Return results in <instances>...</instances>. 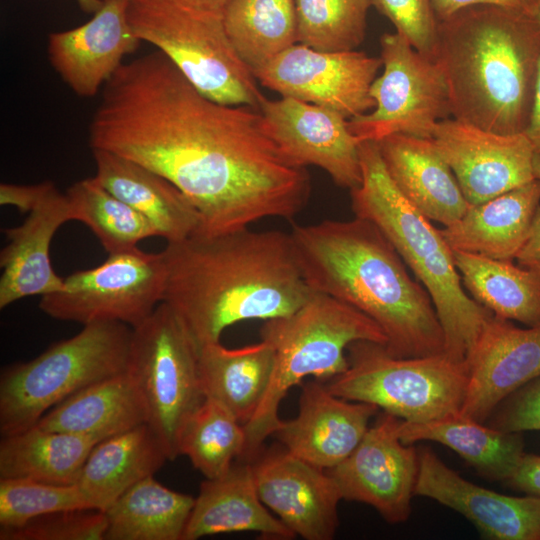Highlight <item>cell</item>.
<instances>
[{
	"instance_id": "cell-24",
	"label": "cell",
	"mask_w": 540,
	"mask_h": 540,
	"mask_svg": "<svg viewBox=\"0 0 540 540\" xmlns=\"http://www.w3.org/2000/svg\"><path fill=\"white\" fill-rule=\"evenodd\" d=\"M258 532L262 538L296 537L261 501L251 461L235 462L223 475L205 479L186 525L183 540L231 532Z\"/></svg>"
},
{
	"instance_id": "cell-34",
	"label": "cell",
	"mask_w": 540,
	"mask_h": 540,
	"mask_svg": "<svg viewBox=\"0 0 540 540\" xmlns=\"http://www.w3.org/2000/svg\"><path fill=\"white\" fill-rule=\"evenodd\" d=\"M223 20L233 47L252 72L298 43L295 0H230Z\"/></svg>"
},
{
	"instance_id": "cell-30",
	"label": "cell",
	"mask_w": 540,
	"mask_h": 540,
	"mask_svg": "<svg viewBox=\"0 0 540 540\" xmlns=\"http://www.w3.org/2000/svg\"><path fill=\"white\" fill-rule=\"evenodd\" d=\"M399 435L406 444L423 440L441 443L495 480L507 481L525 454L521 433L482 425L461 412L426 422L401 419Z\"/></svg>"
},
{
	"instance_id": "cell-47",
	"label": "cell",
	"mask_w": 540,
	"mask_h": 540,
	"mask_svg": "<svg viewBox=\"0 0 540 540\" xmlns=\"http://www.w3.org/2000/svg\"><path fill=\"white\" fill-rule=\"evenodd\" d=\"M79 7L88 14H94L103 5L105 0H76Z\"/></svg>"
},
{
	"instance_id": "cell-41",
	"label": "cell",
	"mask_w": 540,
	"mask_h": 540,
	"mask_svg": "<svg viewBox=\"0 0 540 540\" xmlns=\"http://www.w3.org/2000/svg\"><path fill=\"white\" fill-rule=\"evenodd\" d=\"M504 401L490 426L515 433L540 430V378L521 387Z\"/></svg>"
},
{
	"instance_id": "cell-6",
	"label": "cell",
	"mask_w": 540,
	"mask_h": 540,
	"mask_svg": "<svg viewBox=\"0 0 540 540\" xmlns=\"http://www.w3.org/2000/svg\"><path fill=\"white\" fill-rule=\"evenodd\" d=\"M260 336L272 346L275 362L265 397L244 425L245 461L253 460L278 428L280 404L292 387L308 376L331 379L344 372L345 351L355 341L387 342L382 329L364 313L316 291L292 313L266 320Z\"/></svg>"
},
{
	"instance_id": "cell-25",
	"label": "cell",
	"mask_w": 540,
	"mask_h": 540,
	"mask_svg": "<svg viewBox=\"0 0 540 540\" xmlns=\"http://www.w3.org/2000/svg\"><path fill=\"white\" fill-rule=\"evenodd\" d=\"M96 179L112 194L142 214L167 243L201 230V218L186 196L153 170L117 154L92 149Z\"/></svg>"
},
{
	"instance_id": "cell-26",
	"label": "cell",
	"mask_w": 540,
	"mask_h": 540,
	"mask_svg": "<svg viewBox=\"0 0 540 540\" xmlns=\"http://www.w3.org/2000/svg\"><path fill=\"white\" fill-rule=\"evenodd\" d=\"M540 205V180L470 205L456 222L440 230L453 251L513 261L527 240Z\"/></svg>"
},
{
	"instance_id": "cell-39",
	"label": "cell",
	"mask_w": 540,
	"mask_h": 540,
	"mask_svg": "<svg viewBox=\"0 0 540 540\" xmlns=\"http://www.w3.org/2000/svg\"><path fill=\"white\" fill-rule=\"evenodd\" d=\"M105 513L95 509L54 512L14 529H0L1 540H104Z\"/></svg>"
},
{
	"instance_id": "cell-10",
	"label": "cell",
	"mask_w": 540,
	"mask_h": 540,
	"mask_svg": "<svg viewBox=\"0 0 540 540\" xmlns=\"http://www.w3.org/2000/svg\"><path fill=\"white\" fill-rule=\"evenodd\" d=\"M199 349L164 302L132 328L127 371L142 397L147 424L168 460L176 459L181 432L203 404Z\"/></svg>"
},
{
	"instance_id": "cell-27",
	"label": "cell",
	"mask_w": 540,
	"mask_h": 540,
	"mask_svg": "<svg viewBox=\"0 0 540 540\" xmlns=\"http://www.w3.org/2000/svg\"><path fill=\"white\" fill-rule=\"evenodd\" d=\"M167 460L160 440L144 423L98 442L76 484L90 509L105 512L125 491L154 475Z\"/></svg>"
},
{
	"instance_id": "cell-23",
	"label": "cell",
	"mask_w": 540,
	"mask_h": 540,
	"mask_svg": "<svg viewBox=\"0 0 540 540\" xmlns=\"http://www.w3.org/2000/svg\"><path fill=\"white\" fill-rule=\"evenodd\" d=\"M377 144L391 180L425 217L448 226L467 212L470 204L432 139L392 134Z\"/></svg>"
},
{
	"instance_id": "cell-38",
	"label": "cell",
	"mask_w": 540,
	"mask_h": 540,
	"mask_svg": "<svg viewBox=\"0 0 540 540\" xmlns=\"http://www.w3.org/2000/svg\"><path fill=\"white\" fill-rule=\"evenodd\" d=\"M90 509L77 484L0 478V529H14L42 515Z\"/></svg>"
},
{
	"instance_id": "cell-11",
	"label": "cell",
	"mask_w": 540,
	"mask_h": 540,
	"mask_svg": "<svg viewBox=\"0 0 540 540\" xmlns=\"http://www.w3.org/2000/svg\"><path fill=\"white\" fill-rule=\"evenodd\" d=\"M167 282L164 255L138 247L108 254L100 265L76 271L61 290L42 296L39 308L49 317L86 324L121 322L135 327L163 302Z\"/></svg>"
},
{
	"instance_id": "cell-35",
	"label": "cell",
	"mask_w": 540,
	"mask_h": 540,
	"mask_svg": "<svg viewBox=\"0 0 540 540\" xmlns=\"http://www.w3.org/2000/svg\"><path fill=\"white\" fill-rule=\"evenodd\" d=\"M65 193L74 220L89 227L108 254L136 248L139 242L158 236L142 214L108 191L95 176L75 182Z\"/></svg>"
},
{
	"instance_id": "cell-31",
	"label": "cell",
	"mask_w": 540,
	"mask_h": 540,
	"mask_svg": "<svg viewBox=\"0 0 540 540\" xmlns=\"http://www.w3.org/2000/svg\"><path fill=\"white\" fill-rule=\"evenodd\" d=\"M97 443L89 437L46 430L35 424L2 436L0 478L76 484L87 457Z\"/></svg>"
},
{
	"instance_id": "cell-20",
	"label": "cell",
	"mask_w": 540,
	"mask_h": 540,
	"mask_svg": "<svg viewBox=\"0 0 540 540\" xmlns=\"http://www.w3.org/2000/svg\"><path fill=\"white\" fill-rule=\"evenodd\" d=\"M378 409L338 397L319 379L312 380L302 384L296 417L281 420L273 435L290 454L328 470L357 447Z\"/></svg>"
},
{
	"instance_id": "cell-5",
	"label": "cell",
	"mask_w": 540,
	"mask_h": 540,
	"mask_svg": "<svg viewBox=\"0 0 540 540\" xmlns=\"http://www.w3.org/2000/svg\"><path fill=\"white\" fill-rule=\"evenodd\" d=\"M361 184L350 190L355 217L373 222L429 293L445 336V355L466 362L494 315L463 289L453 251L441 231L397 189L375 141L359 147Z\"/></svg>"
},
{
	"instance_id": "cell-40",
	"label": "cell",
	"mask_w": 540,
	"mask_h": 540,
	"mask_svg": "<svg viewBox=\"0 0 540 540\" xmlns=\"http://www.w3.org/2000/svg\"><path fill=\"white\" fill-rule=\"evenodd\" d=\"M371 4L386 16L422 55L434 61L439 20L432 0H371Z\"/></svg>"
},
{
	"instance_id": "cell-46",
	"label": "cell",
	"mask_w": 540,
	"mask_h": 540,
	"mask_svg": "<svg viewBox=\"0 0 540 540\" xmlns=\"http://www.w3.org/2000/svg\"><path fill=\"white\" fill-rule=\"evenodd\" d=\"M536 16L540 21V5L536 12ZM525 134L530 139L535 153H540V63L537 72L532 112Z\"/></svg>"
},
{
	"instance_id": "cell-19",
	"label": "cell",
	"mask_w": 540,
	"mask_h": 540,
	"mask_svg": "<svg viewBox=\"0 0 540 540\" xmlns=\"http://www.w3.org/2000/svg\"><path fill=\"white\" fill-rule=\"evenodd\" d=\"M129 1L105 0L85 24L49 35V61L76 95L95 96L124 57L138 48L141 41L128 19Z\"/></svg>"
},
{
	"instance_id": "cell-12",
	"label": "cell",
	"mask_w": 540,
	"mask_h": 540,
	"mask_svg": "<svg viewBox=\"0 0 540 540\" xmlns=\"http://www.w3.org/2000/svg\"><path fill=\"white\" fill-rule=\"evenodd\" d=\"M383 73L370 88L374 110L349 119L360 142L392 134L431 139L436 124L451 116L449 92L439 65L400 33L380 39Z\"/></svg>"
},
{
	"instance_id": "cell-9",
	"label": "cell",
	"mask_w": 540,
	"mask_h": 540,
	"mask_svg": "<svg viewBox=\"0 0 540 540\" xmlns=\"http://www.w3.org/2000/svg\"><path fill=\"white\" fill-rule=\"evenodd\" d=\"M348 368L328 389L350 401L371 403L404 421L426 422L461 412L469 370L445 354L398 358L384 345L351 343Z\"/></svg>"
},
{
	"instance_id": "cell-28",
	"label": "cell",
	"mask_w": 540,
	"mask_h": 540,
	"mask_svg": "<svg viewBox=\"0 0 540 540\" xmlns=\"http://www.w3.org/2000/svg\"><path fill=\"white\" fill-rule=\"evenodd\" d=\"M144 423L147 416L142 397L126 370L63 400L36 425L100 442Z\"/></svg>"
},
{
	"instance_id": "cell-33",
	"label": "cell",
	"mask_w": 540,
	"mask_h": 540,
	"mask_svg": "<svg viewBox=\"0 0 540 540\" xmlns=\"http://www.w3.org/2000/svg\"><path fill=\"white\" fill-rule=\"evenodd\" d=\"M453 251V250H452ZM462 284L495 316L540 325V280L512 261L453 251Z\"/></svg>"
},
{
	"instance_id": "cell-22",
	"label": "cell",
	"mask_w": 540,
	"mask_h": 540,
	"mask_svg": "<svg viewBox=\"0 0 540 540\" xmlns=\"http://www.w3.org/2000/svg\"><path fill=\"white\" fill-rule=\"evenodd\" d=\"M74 220L66 193L55 185L16 227L5 228L7 245L0 252V308L30 296H45L63 287L54 271L50 245L57 230Z\"/></svg>"
},
{
	"instance_id": "cell-3",
	"label": "cell",
	"mask_w": 540,
	"mask_h": 540,
	"mask_svg": "<svg viewBox=\"0 0 540 540\" xmlns=\"http://www.w3.org/2000/svg\"><path fill=\"white\" fill-rule=\"evenodd\" d=\"M290 234L308 286L372 319L391 356L445 354L444 331L429 293L373 222L325 219L295 224Z\"/></svg>"
},
{
	"instance_id": "cell-14",
	"label": "cell",
	"mask_w": 540,
	"mask_h": 540,
	"mask_svg": "<svg viewBox=\"0 0 540 540\" xmlns=\"http://www.w3.org/2000/svg\"><path fill=\"white\" fill-rule=\"evenodd\" d=\"M400 421L384 412L352 453L326 470L342 499L373 507L391 524L409 518L419 470V452L401 440Z\"/></svg>"
},
{
	"instance_id": "cell-37",
	"label": "cell",
	"mask_w": 540,
	"mask_h": 540,
	"mask_svg": "<svg viewBox=\"0 0 540 540\" xmlns=\"http://www.w3.org/2000/svg\"><path fill=\"white\" fill-rule=\"evenodd\" d=\"M371 0H295L298 43L325 52L351 51L365 37Z\"/></svg>"
},
{
	"instance_id": "cell-32",
	"label": "cell",
	"mask_w": 540,
	"mask_h": 540,
	"mask_svg": "<svg viewBox=\"0 0 540 540\" xmlns=\"http://www.w3.org/2000/svg\"><path fill=\"white\" fill-rule=\"evenodd\" d=\"M195 497L148 476L125 491L104 513V540H183Z\"/></svg>"
},
{
	"instance_id": "cell-2",
	"label": "cell",
	"mask_w": 540,
	"mask_h": 540,
	"mask_svg": "<svg viewBox=\"0 0 540 540\" xmlns=\"http://www.w3.org/2000/svg\"><path fill=\"white\" fill-rule=\"evenodd\" d=\"M163 302L198 349L220 342L223 331L247 320L292 313L310 297L290 232L194 234L167 243Z\"/></svg>"
},
{
	"instance_id": "cell-18",
	"label": "cell",
	"mask_w": 540,
	"mask_h": 540,
	"mask_svg": "<svg viewBox=\"0 0 540 540\" xmlns=\"http://www.w3.org/2000/svg\"><path fill=\"white\" fill-rule=\"evenodd\" d=\"M461 413L484 422L512 393L540 378V325L519 328L493 315L466 360Z\"/></svg>"
},
{
	"instance_id": "cell-16",
	"label": "cell",
	"mask_w": 540,
	"mask_h": 540,
	"mask_svg": "<svg viewBox=\"0 0 540 540\" xmlns=\"http://www.w3.org/2000/svg\"><path fill=\"white\" fill-rule=\"evenodd\" d=\"M266 129L295 164L324 170L340 187L352 190L362 182L360 141L338 112L281 96L260 105Z\"/></svg>"
},
{
	"instance_id": "cell-44",
	"label": "cell",
	"mask_w": 540,
	"mask_h": 540,
	"mask_svg": "<svg viewBox=\"0 0 540 540\" xmlns=\"http://www.w3.org/2000/svg\"><path fill=\"white\" fill-rule=\"evenodd\" d=\"M507 482L517 490L540 497V455L525 453Z\"/></svg>"
},
{
	"instance_id": "cell-1",
	"label": "cell",
	"mask_w": 540,
	"mask_h": 540,
	"mask_svg": "<svg viewBox=\"0 0 540 540\" xmlns=\"http://www.w3.org/2000/svg\"><path fill=\"white\" fill-rule=\"evenodd\" d=\"M89 143L173 183L198 211L200 234L292 220L310 199L306 167L284 155L261 112L207 98L158 50L105 83Z\"/></svg>"
},
{
	"instance_id": "cell-15",
	"label": "cell",
	"mask_w": 540,
	"mask_h": 540,
	"mask_svg": "<svg viewBox=\"0 0 540 540\" xmlns=\"http://www.w3.org/2000/svg\"><path fill=\"white\" fill-rule=\"evenodd\" d=\"M431 139L470 205L535 179V150L525 133H494L449 117L436 124Z\"/></svg>"
},
{
	"instance_id": "cell-48",
	"label": "cell",
	"mask_w": 540,
	"mask_h": 540,
	"mask_svg": "<svg viewBox=\"0 0 540 540\" xmlns=\"http://www.w3.org/2000/svg\"><path fill=\"white\" fill-rule=\"evenodd\" d=\"M195 3L213 10L223 11L230 0H192Z\"/></svg>"
},
{
	"instance_id": "cell-17",
	"label": "cell",
	"mask_w": 540,
	"mask_h": 540,
	"mask_svg": "<svg viewBox=\"0 0 540 540\" xmlns=\"http://www.w3.org/2000/svg\"><path fill=\"white\" fill-rule=\"evenodd\" d=\"M251 464L261 501L296 536L306 540L334 538L342 497L325 469L284 448L272 449Z\"/></svg>"
},
{
	"instance_id": "cell-45",
	"label": "cell",
	"mask_w": 540,
	"mask_h": 540,
	"mask_svg": "<svg viewBox=\"0 0 540 540\" xmlns=\"http://www.w3.org/2000/svg\"><path fill=\"white\" fill-rule=\"evenodd\" d=\"M515 260L518 266L532 272L540 280V205L530 234L517 253Z\"/></svg>"
},
{
	"instance_id": "cell-4",
	"label": "cell",
	"mask_w": 540,
	"mask_h": 540,
	"mask_svg": "<svg viewBox=\"0 0 540 540\" xmlns=\"http://www.w3.org/2000/svg\"><path fill=\"white\" fill-rule=\"evenodd\" d=\"M451 116L499 134L525 133L540 63L536 14L474 5L439 21L436 54Z\"/></svg>"
},
{
	"instance_id": "cell-36",
	"label": "cell",
	"mask_w": 540,
	"mask_h": 540,
	"mask_svg": "<svg viewBox=\"0 0 540 540\" xmlns=\"http://www.w3.org/2000/svg\"><path fill=\"white\" fill-rule=\"evenodd\" d=\"M246 449L244 425L222 404L206 398L184 426L179 456H186L206 479L226 473Z\"/></svg>"
},
{
	"instance_id": "cell-49",
	"label": "cell",
	"mask_w": 540,
	"mask_h": 540,
	"mask_svg": "<svg viewBox=\"0 0 540 540\" xmlns=\"http://www.w3.org/2000/svg\"><path fill=\"white\" fill-rule=\"evenodd\" d=\"M533 171L535 179L540 180V153H535L534 155Z\"/></svg>"
},
{
	"instance_id": "cell-8",
	"label": "cell",
	"mask_w": 540,
	"mask_h": 540,
	"mask_svg": "<svg viewBox=\"0 0 540 540\" xmlns=\"http://www.w3.org/2000/svg\"><path fill=\"white\" fill-rule=\"evenodd\" d=\"M132 327L114 321L84 325L34 359L6 367L0 377V432L34 426L78 391L128 368Z\"/></svg>"
},
{
	"instance_id": "cell-43",
	"label": "cell",
	"mask_w": 540,
	"mask_h": 540,
	"mask_svg": "<svg viewBox=\"0 0 540 540\" xmlns=\"http://www.w3.org/2000/svg\"><path fill=\"white\" fill-rule=\"evenodd\" d=\"M435 14L442 21L455 12L474 5H498L536 14L540 0H432Z\"/></svg>"
},
{
	"instance_id": "cell-7",
	"label": "cell",
	"mask_w": 540,
	"mask_h": 540,
	"mask_svg": "<svg viewBox=\"0 0 540 540\" xmlns=\"http://www.w3.org/2000/svg\"><path fill=\"white\" fill-rule=\"evenodd\" d=\"M128 19L136 37L155 46L204 96L260 108L265 97L227 35L223 11L192 0H130Z\"/></svg>"
},
{
	"instance_id": "cell-29",
	"label": "cell",
	"mask_w": 540,
	"mask_h": 540,
	"mask_svg": "<svg viewBox=\"0 0 540 540\" xmlns=\"http://www.w3.org/2000/svg\"><path fill=\"white\" fill-rule=\"evenodd\" d=\"M274 362V350L264 340L235 349L226 348L221 342L204 345L198 353L204 394L246 425L265 397Z\"/></svg>"
},
{
	"instance_id": "cell-42",
	"label": "cell",
	"mask_w": 540,
	"mask_h": 540,
	"mask_svg": "<svg viewBox=\"0 0 540 540\" xmlns=\"http://www.w3.org/2000/svg\"><path fill=\"white\" fill-rule=\"evenodd\" d=\"M53 185L51 181L32 185L1 183L0 204L11 205L22 213H29Z\"/></svg>"
},
{
	"instance_id": "cell-13",
	"label": "cell",
	"mask_w": 540,
	"mask_h": 540,
	"mask_svg": "<svg viewBox=\"0 0 540 540\" xmlns=\"http://www.w3.org/2000/svg\"><path fill=\"white\" fill-rule=\"evenodd\" d=\"M380 57L355 50L325 52L303 44L287 48L253 72L262 86L334 110L346 119L367 113Z\"/></svg>"
},
{
	"instance_id": "cell-21",
	"label": "cell",
	"mask_w": 540,
	"mask_h": 540,
	"mask_svg": "<svg viewBox=\"0 0 540 540\" xmlns=\"http://www.w3.org/2000/svg\"><path fill=\"white\" fill-rule=\"evenodd\" d=\"M414 495L433 499L498 540H540V497L497 493L462 478L429 450L419 451Z\"/></svg>"
}]
</instances>
